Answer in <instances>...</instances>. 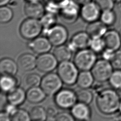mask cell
Masks as SVG:
<instances>
[{
    "instance_id": "6",
    "label": "cell",
    "mask_w": 121,
    "mask_h": 121,
    "mask_svg": "<svg viewBox=\"0 0 121 121\" xmlns=\"http://www.w3.org/2000/svg\"><path fill=\"white\" fill-rule=\"evenodd\" d=\"M113 69L110 61L101 59L97 60L91 71L95 81L104 83L108 81Z\"/></svg>"
},
{
    "instance_id": "43",
    "label": "cell",
    "mask_w": 121,
    "mask_h": 121,
    "mask_svg": "<svg viewBox=\"0 0 121 121\" xmlns=\"http://www.w3.org/2000/svg\"><path fill=\"white\" fill-rule=\"evenodd\" d=\"M79 5H83L85 4L92 1V0H73Z\"/></svg>"
},
{
    "instance_id": "26",
    "label": "cell",
    "mask_w": 121,
    "mask_h": 121,
    "mask_svg": "<svg viewBox=\"0 0 121 121\" xmlns=\"http://www.w3.org/2000/svg\"><path fill=\"white\" fill-rule=\"evenodd\" d=\"M41 80L42 78L39 74L35 73H30L26 74L24 77L23 84L27 89L39 86Z\"/></svg>"
},
{
    "instance_id": "16",
    "label": "cell",
    "mask_w": 121,
    "mask_h": 121,
    "mask_svg": "<svg viewBox=\"0 0 121 121\" xmlns=\"http://www.w3.org/2000/svg\"><path fill=\"white\" fill-rule=\"evenodd\" d=\"M106 48L116 51L121 47L120 32L114 29L108 30L103 37Z\"/></svg>"
},
{
    "instance_id": "7",
    "label": "cell",
    "mask_w": 121,
    "mask_h": 121,
    "mask_svg": "<svg viewBox=\"0 0 121 121\" xmlns=\"http://www.w3.org/2000/svg\"><path fill=\"white\" fill-rule=\"evenodd\" d=\"M43 32L52 45L55 47L64 44L69 36L68 31L66 27L58 24L46 30L43 31Z\"/></svg>"
},
{
    "instance_id": "42",
    "label": "cell",
    "mask_w": 121,
    "mask_h": 121,
    "mask_svg": "<svg viewBox=\"0 0 121 121\" xmlns=\"http://www.w3.org/2000/svg\"><path fill=\"white\" fill-rule=\"evenodd\" d=\"M0 121H11V116L4 111L0 113Z\"/></svg>"
},
{
    "instance_id": "17",
    "label": "cell",
    "mask_w": 121,
    "mask_h": 121,
    "mask_svg": "<svg viewBox=\"0 0 121 121\" xmlns=\"http://www.w3.org/2000/svg\"><path fill=\"white\" fill-rule=\"evenodd\" d=\"M37 58L30 53H24L17 58L18 69L23 71H30L36 68Z\"/></svg>"
},
{
    "instance_id": "19",
    "label": "cell",
    "mask_w": 121,
    "mask_h": 121,
    "mask_svg": "<svg viewBox=\"0 0 121 121\" xmlns=\"http://www.w3.org/2000/svg\"><path fill=\"white\" fill-rule=\"evenodd\" d=\"M6 99L8 103L18 106L26 99V92L23 88L17 86L7 93Z\"/></svg>"
},
{
    "instance_id": "30",
    "label": "cell",
    "mask_w": 121,
    "mask_h": 121,
    "mask_svg": "<svg viewBox=\"0 0 121 121\" xmlns=\"http://www.w3.org/2000/svg\"><path fill=\"white\" fill-rule=\"evenodd\" d=\"M56 14L45 12L40 19L43 27V30H46L57 24V17Z\"/></svg>"
},
{
    "instance_id": "20",
    "label": "cell",
    "mask_w": 121,
    "mask_h": 121,
    "mask_svg": "<svg viewBox=\"0 0 121 121\" xmlns=\"http://www.w3.org/2000/svg\"><path fill=\"white\" fill-rule=\"evenodd\" d=\"M18 67L17 62L10 58H3L0 61V72L2 75L16 76Z\"/></svg>"
},
{
    "instance_id": "22",
    "label": "cell",
    "mask_w": 121,
    "mask_h": 121,
    "mask_svg": "<svg viewBox=\"0 0 121 121\" xmlns=\"http://www.w3.org/2000/svg\"><path fill=\"white\" fill-rule=\"evenodd\" d=\"M95 81L91 71H81L78 74L76 84L79 88H89L92 86Z\"/></svg>"
},
{
    "instance_id": "24",
    "label": "cell",
    "mask_w": 121,
    "mask_h": 121,
    "mask_svg": "<svg viewBox=\"0 0 121 121\" xmlns=\"http://www.w3.org/2000/svg\"><path fill=\"white\" fill-rule=\"evenodd\" d=\"M53 54L58 62H60L69 60L72 57V51L69 49L68 45L62 44L56 46L53 50Z\"/></svg>"
},
{
    "instance_id": "12",
    "label": "cell",
    "mask_w": 121,
    "mask_h": 121,
    "mask_svg": "<svg viewBox=\"0 0 121 121\" xmlns=\"http://www.w3.org/2000/svg\"><path fill=\"white\" fill-rule=\"evenodd\" d=\"M91 38L86 32L80 31L71 38L68 46L73 52L89 48Z\"/></svg>"
},
{
    "instance_id": "51",
    "label": "cell",
    "mask_w": 121,
    "mask_h": 121,
    "mask_svg": "<svg viewBox=\"0 0 121 121\" xmlns=\"http://www.w3.org/2000/svg\"></svg>"
},
{
    "instance_id": "4",
    "label": "cell",
    "mask_w": 121,
    "mask_h": 121,
    "mask_svg": "<svg viewBox=\"0 0 121 121\" xmlns=\"http://www.w3.org/2000/svg\"><path fill=\"white\" fill-rule=\"evenodd\" d=\"M96 61V53L88 48L78 51L73 60V62L80 71L91 70Z\"/></svg>"
},
{
    "instance_id": "3",
    "label": "cell",
    "mask_w": 121,
    "mask_h": 121,
    "mask_svg": "<svg viewBox=\"0 0 121 121\" xmlns=\"http://www.w3.org/2000/svg\"><path fill=\"white\" fill-rule=\"evenodd\" d=\"M43 30V27L40 19L29 17L22 22L19 28L21 36L29 40L39 36Z\"/></svg>"
},
{
    "instance_id": "21",
    "label": "cell",
    "mask_w": 121,
    "mask_h": 121,
    "mask_svg": "<svg viewBox=\"0 0 121 121\" xmlns=\"http://www.w3.org/2000/svg\"><path fill=\"white\" fill-rule=\"evenodd\" d=\"M47 95L41 87L36 86L27 89L26 91L27 101L32 104H36L43 102Z\"/></svg>"
},
{
    "instance_id": "33",
    "label": "cell",
    "mask_w": 121,
    "mask_h": 121,
    "mask_svg": "<svg viewBox=\"0 0 121 121\" xmlns=\"http://www.w3.org/2000/svg\"><path fill=\"white\" fill-rule=\"evenodd\" d=\"M110 86L115 90L121 88V70L115 69L113 71L109 80Z\"/></svg>"
},
{
    "instance_id": "50",
    "label": "cell",
    "mask_w": 121,
    "mask_h": 121,
    "mask_svg": "<svg viewBox=\"0 0 121 121\" xmlns=\"http://www.w3.org/2000/svg\"><path fill=\"white\" fill-rule=\"evenodd\" d=\"M120 32V36H121V30L119 31Z\"/></svg>"
},
{
    "instance_id": "31",
    "label": "cell",
    "mask_w": 121,
    "mask_h": 121,
    "mask_svg": "<svg viewBox=\"0 0 121 121\" xmlns=\"http://www.w3.org/2000/svg\"><path fill=\"white\" fill-rule=\"evenodd\" d=\"M89 48L95 53H101L106 48L103 37L91 38Z\"/></svg>"
},
{
    "instance_id": "1",
    "label": "cell",
    "mask_w": 121,
    "mask_h": 121,
    "mask_svg": "<svg viewBox=\"0 0 121 121\" xmlns=\"http://www.w3.org/2000/svg\"><path fill=\"white\" fill-rule=\"evenodd\" d=\"M96 105L98 110L105 115H113L119 112L121 99L116 90L105 88L96 95Z\"/></svg>"
},
{
    "instance_id": "13",
    "label": "cell",
    "mask_w": 121,
    "mask_h": 121,
    "mask_svg": "<svg viewBox=\"0 0 121 121\" xmlns=\"http://www.w3.org/2000/svg\"><path fill=\"white\" fill-rule=\"evenodd\" d=\"M52 44L47 37L38 36L27 43V46L35 53L39 55L48 52L51 50Z\"/></svg>"
},
{
    "instance_id": "44",
    "label": "cell",
    "mask_w": 121,
    "mask_h": 121,
    "mask_svg": "<svg viewBox=\"0 0 121 121\" xmlns=\"http://www.w3.org/2000/svg\"><path fill=\"white\" fill-rule=\"evenodd\" d=\"M11 0H0V6L7 5Z\"/></svg>"
},
{
    "instance_id": "34",
    "label": "cell",
    "mask_w": 121,
    "mask_h": 121,
    "mask_svg": "<svg viewBox=\"0 0 121 121\" xmlns=\"http://www.w3.org/2000/svg\"><path fill=\"white\" fill-rule=\"evenodd\" d=\"M11 121H32L29 113L23 109H18L11 117Z\"/></svg>"
},
{
    "instance_id": "36",
    "label": "cell",
    "mask_w": 121,
    "mask_h": 121,
    "mask_svg": "<svg viewBox=\"0 0 121 121\" xmlns=\"http://www.w3.org/2000/svg\"><path fill=\"white\" fill-rule=\"evenodd\" d=\"M110 62L114 69L121 70V50L119 49L115 52Z\"/></svg>"
},
{
    "instance_id": "45",
    "label": "cell",
    "mask_w": 121,
    "mask_h": 121,
    "mask_svg": "<svg viewBox=\"0 0 121 121\" xmlns=\"http://www.w3.org/2000/svg\"><path fill=\"white\" fill-rule=\"evenodd\" d=\"M115 121H121V113H120L115 117Z\"/></svg>"
},
{
    "instance_id": "15",
    "label": "cell",
    "mask_w": 121,
    "mask_h": 121,
    "mask_svg": "<svg viewBox=\"0 0 121 121\" xmlns=\"http://www.w3.org/2000/svg\"><path fill=\"white\" fill-rule=\"evenodd\" d=\"M24 12L27 17L40 19L45 13L44 5L38 2H26Z\"/></svg>"
},
{
    "instance_id": "29",
    "label": "cell",
    "mask_w": 121,
    "mask_h": 121,
    "mask_svg": "<svg viewBox=\"0 0 121 121\" xmlns=\"http://www.w3.org/2000/svg\"><path fill=\"white\" fill-rule=\"evenodd\" d=\"M76 93L78 102L89 105L93 100L94 93L88 88H80Z\"/></svg>"
},
{
    "instance_id": "27",
    "label": "cell",
    "mask_w": 121,
    "mask_h": 121,
    "mask_svg": "<svg viewBox=\"0 0 121 121\" xmlns=\"http://www.w3.org/2000/svg\"><path fill=\"white\" fill-rule=\"evenodd\" d=\"M29 113L32 121H46L48 118L46 110L42 106L33 107Z\"/></svg>"
},
{
    "instance_id": "48",
    "label": "cell",
    "mask_w": 121,
    "mask_h": 121,
    "mask_svg": "<svg viewBox=\"0 0 121 121\" xmlns=\"http://www.w3.org/2000/svg\"><path fill=\"white\" fill-rule=\"evenodd\" d=\"M115 4H121V0H113Z\"/></svg>"
},
{
    "instance_id": "11",
    "label": "cell",
    "mask_w": 121,
    "mask_h": 121,
    "mask_svg": "<svg viewBox=\"0 0 121 121\" xmlns=\"http://www.w3.org/2000/svg\"><path fill=\"white\" fill-rule=\"evenodd\" d=\"M101 10L95 2L90 1L82 5L80 10V17L88 23L98 20L100 18Z\"/></svg>"
},
{
    "instance_id": "10",
    "label": "cell",
    "mask_w": 121,
    "mask_h": 121,
    "mask_svg": "<svg viewBox=\"0 0 121 121\" xmlns=\"http://www.w3.org/2000/svg\"><path fill=\"white\" fill-rule=\"evenodd\" d=\"M58 61L54 54L49 52L39 55L36 60V68L40 72L50 73L58 66Z\"/></svg>"
},
{
    "instance_id": "37",
    "label": "cell",
    "mask_w": 121,
    "mask_h": 121,
    "mask_svg": "<svg viewBox=\"0 0 121 121\" xmlns=\"http://www.w3.org/2000/svg\"><path fill=\"white\" fill-rule=\"evenodd\" d=\"M75 120L71 113L66 112H59L54 119V121H75Z\"/></svg>"
},
{
    "instance_id": "40",
    "label": "cell",
    "mask_w": 121,
    "mask_h": 121,
    "mask_svg": "<svg viewBox=\"0 0 121 121\" xmlns=\"http://www.w3.org/2000/svg\"><path fill=\"white\" fill-rule=\"evenodd\" d=\"M96 83H94H94L93 85L91 87H92V91H93V93L97 95L98 93H99L102 90L104 89L105 88L104 87V83L99 82L97 81H96Z\"/></svg>"
},
{
    "instance_id": "39",
    "label": "cell",
    "mask_w": 121,
    "mask_h": 121,
    "mask_svg": "<svg viewBox=\"0 0 121 121\" xmlns=\"http://www.w3.org/2000/svg\"><path fill=\"white\" fill-rule=\"evenodd\" d=\"M17 107L18 106L14 104L8 103V104H6L4 106V111L12 117L17 111L18 109Z\"/></svg>"
},
{
    "instance_id": "8",
    "label": "cell",
    "mask_w": 121,
    "mask_h": 121,
    "mask_svg": "<svg viewBox=\"0 0 121 121\" xmlns=\"http://www.w3.org/2000/svg\"><path fill=\"white\" fill-rule=\"evenodd\" d=\"M54 102L60 108L71 109L78 102L76 93L70 89H61L54 95Z\"/></svg>"
},
{
    "instance_id": "5",
    "label": "cell",
    "mask_w": 121,
    "mask_h": 121,
    "mask_svg": "<svg viewBox=\"0 0 121 121\" xmlns=\"http://www.w3.org/2000/svg\"><path fill=\"white\" fill-rule=\"evenodd\" d=\"M62 84L58 74L51 72L46 73L42 78L40 87L47 96H53L61 89Z\"/></svg>"
},
{
    "instance_id": "9",
    "label": "cell",
    "mask_w": 121,
    "mask_h": 121,
    "mask_svg": "<svg viewBox=\"0 0 121 121\" xmlns=\"http://www.w3.org/2000/svg\"><path fill=\"white\" fill-rule=\"evenodd\" d=\"M80 8L79 5L73 0L60 9L59 15L62 21L67 24L75 23L80 16Z\"/></svg>"
},
{
    "instance_id": "38",
    "label": "cell",
    "mask_w": 121,
    "mask_h": 121,
    "mask_svg": "<svg viewBox=\"0 0 121 121\" xmlns=\"http://www.w3.org/2000/svg\"><path fill=\"white\" fill-rule=\"evenodd\" d=\"M114 51L108 48H105L101 53L102 59H103L105 60H106L109 61H111L112 59L114 53Z\"/></svg>"
},
{
    "instance_id": "35",
    "label": "cell",
    "mask_w": 121,
    "mask_h": 121,
    "mask_svg": "<svg viewBox=\"0 0 121 121\" xmlns=\"http://www.w3.org/2000/svg\"><path fill=\"white\" fill-rule=\"evenodd\" d=\"M101 11L113 9L115 6V2L113 0H95Z\"/></svg>"
},
{
    "instance_id": "23",
    "label": "cell",
    "mask_w": 121,
    "mask_h": 121,
    "mask_svg": "<svg viewBox=\"0 0 121 121\" xmlns=\"http://www.w3.org/2000/svg\"><path fill=\"white\" fill-rule=\"evenodd\" d=\"M19 84V79L16 76L1 75L0 79V86L2 91L7 93Z\"/></svg>"
},
{
    "instance_id": "28",
    "label": "cell",
    "mask_w": 121,
    "mask_h": 121,
    "mask_svg": "<svg viewBox=\"0 0 121 121\" xmlns=\"http://www.w3.org/2000/svg\"><path fill=\"white\" fill-rule=\"evenodd\" d=\"M99 19L107 27H110L115 24L117 15L113 9L104 10L101 12Z\"/></svg>"
},
{
    "instance_id": "32",
    "label": "cell",
    "mask_w": 121,
    "mask_h": 121,
    "mask_svg": "<svg viewBox=\"0 0 121 121\" xmlns=\"http://www.w3.org/2000/svg\"><path fill=\"white\" fill-rule=\"evenodd\" d=\"M13 11L9 7L5 6H0V22L5 24L11 21L13 17Z\"/></svg>"
},
{
    "instance_id": "18",
    "label": "cell",
    "mask_w": 121,
    "mask_h": 121,
    "mask_svg": "<svg viewBox=\"0 0 121 121\" xmlns=\"http://www.w3.org/2000/svg\"><path fill=\"white\" fill-rule=\"evenodd\" d=\"M108 30V27L100 20H96L88 23L86 32L91 38L103 37Z\"/></svg>"
},
{
    "instance_id": "49",
    "label": "cell",
    "mask_w": 121,
    "mask_h": 121,
    "mask_svg": "<svg viewBox=\"0 0 121 121\" xmlns=\"http://www.w3.org/2000/svg\"><path fill=\"white\" fill-rule=\"evenodd\" d=\"M119 112H120V113H121V100L120 103V105H119Z\"/></svg>"
},
{
    "instance_id": "2",
    "label": "cell",
    "mask_w": 121,
    "mask_h": 121,
    "mask_svg": "<svg viewBox=\"0 0 121 121\" xmlns=\"http://www.w3.org/2000/svg\"><path fill=\"white\" fill-rule=\"evenodd\" d=\"M78 70L74 62L69 60L60 62L57 67V73L63 83L72 86L76 83Z\"/></svg>"
},
{
    "instance_id": "41",
    "label": "cell",
    "mask_w": 121,
    "mask_h": 121,
    "mask_svg": "<svg viewBox=\"0 0 121 121\" xmlns=\"http://www.w3.org/2000/svg\"><path fill=\"white\" fill-rule=\"evenodd\" d=\"M46 110L48 118H50L51 119H54L59 113L56 108L54 106H49L46 109Z\"/></svg>"
},
{
    "instance_id": "14",
    "label": "cell",
    "mask_w": 121,
    "mask_h": 121,
    "mask_svg": "<svg viewBox=\"0 0 121 121\" xmlns=\"http://www.w3.org/2000/svg\"><path fill=\"white\" fill-rule=\"evenodd\" d=\"M70 113L78 121H90L91 110L88 104L77 102L70 109Z\"/></svg>"
},
{
    "instance_id": "25",
    "label": "cell",
    "mask_w": 121,
    "mask_h": 121,
    "mask_svg": "<svg viewBox=\"0 0 121 121\" xmlns=\"http://www.w3.org/2000/svg\"><path fill=\"white\" fill-rule=\"evenodd\" d=\"M45 12L59 14L61 9L66 6L70 0H43Z\"/></svg>"
},
{
    "instance_id": "47",
    "label": "cell",
    "mask_w": 121,
    "mask_h": 121,
    "mask_svg": "<svg viewBox=\"0 0 121 121\" xmlns=\"http://www.w3.org/2000/svg\"><path fill=\"white\" fill-rule=\"evenodd\" d=\"M26 2H38L41 1V0H25Z\"/></svg>"
},
{
    "instance_id": "46",
    "label": "cell",
    "mask_w": 121,
    "mask_h": 121,
    "mask_svg": "<svg viewBox=\"0 0 121 121\" xmlns=\"http://www.w3.org/2000/svg\"><path fill=\"white\" fill-rule=\"evenodd\" d=\"M116 90V91L117 92V94H118V95H119V97H120V98L121 100V88L119 89Z\"/></svg>"
}]
</instances>
